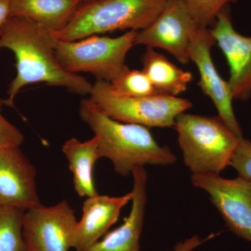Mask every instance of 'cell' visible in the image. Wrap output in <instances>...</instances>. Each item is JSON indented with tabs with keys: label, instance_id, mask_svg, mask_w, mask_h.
Segmentation results:
<instances>
[{
	"label": "cell",
	"instance_id": "obj_10",
	"mask_svg": "<svg viewBox=\"0 0 251 251\" xmlns=\"http://www.w3.org/2000/svg\"><path fill=\"white\" fill-rule=\"evenodd\" d=\"M214 44L215 39L211 29L198 28L190 44V62L197 67L200 74L199 86L203 93L212 100L219 114L218 116L238 138H243L242 127L232 108L234 99L228 82L220 75L211 58V50Z\"/></svg>",
	"mask_w": 251,
	"mask_h": 251
},
{
	"label": "cell",
	"instance_id": "obj_15",
	"mask_svg": "<svg viewBox=\"0 0 251 251\" xmlns=\"http://www.w3.org/2000/svg\"><path fill=\"white\" fill-rule=\"evenodd\" d=\"M82 0H11V16L27 18L52 33L63 30Z\"/></svg>",
	"mask_w": 251,
	"mask_h": 251
},
{
	"label": "cell",
	"instance_id": "obj_4",
	"mask_svg": "<svg viewBox=\"0 0 251 251\" xmlns=\"http://www.w3.org/2000/svg\"><path fill=\"white\" fill-rule=\"evenodd\" d=\"M168 0H98L80 6L63 30L59 40L74 41L115 30L140 31L148 27Z\"/></svg>",
	"mask_w": 251,
	"mask_h": 251
},
{
	"label": "cell",
	"instance_id": "obj_14",
	"mask_svg": "<svg viewBox=\"0 0 251 251\" xmlns=\"http://www.w3.org/2000/svg\"><path fill=\"white\" fill-rule=\"evenodd\" d=\"M131 199V192L120 197L97 194L87 198L82 206V217L75 226L73 249L83 251L100 240L118 221L122 209Z\"/></svg>",
	"mask_w": 251,
	"mask_h": 251
},
{
	"label": "cell",
	"instance_id": "obj_22",
	"mask_svg": "<svg viewBox=\"0 0 251 251\" xmlns=\"http://www.w3.org/2000/svg\"><path fill=\"white\" fill-rule=\"evenodd\" d=\"M4 100L0 99V150L13 147H21L25 137L17 127L8 121L1 113Z\"/></svg>",
	"mask_w": 251,
	"mask_h": 251
},
{
	"label": "cell",
	"instance_id": "obj_6",
	"mask_svg": "<svg viewBox=\"0 0 251 251\" xmlns=\"http://www.w3.org/2000/svg\"><path fill=\"white\" fill-rule=\"evenodd\" d=\"M90 95L96 106L113 120L148 128H173L176 117L193 106L188 99L165 94L123 97L112 90L110 82L103 80L94 82Z\"/></svg>",
	"mask_w": 251,
	"mask_h": 251
},
{
	"label": "cell",
	"instance_id": "obj_13",
	"mask_svg": "<svg viewBox=\"0 0 251 251\" xmlns=\"http://www.w3.org/2000/svg\"><path fill=\"white\" fill-rule=\"evenodd\" d=\"M132 175L133 184L129 215L120 227L83 251H141L140 239L148 202V175L145 167H138L133 170Z\"/></svg>",
	"mask_w": 251,
	"mask_h": 251
},
{
	"label": "cell",
	"instance_id": "obj_7",
	"mask_svg": "<svg viewBox=\"0 0 251 251\" xmlns=\"http://www.w3.org/2000/svg\"><path fill=\"white\" fill-rule=\"evenodd\" d=\"M191 182L208 193L229 230L251 244V181L202 174L191 175Z\"/></svg>",
	"mask_w": 251,
	"mask_h": 251
},
{
	"label": "cell",
	"instance_id": "obj_1",
	"mask_svg": "<svg viewBox=\"0 0 251 251\" xmlns=\"http://www.w3.org/2000/svg\"><path fill=\"white\" fill-rule=\"evenodd\" d=\"M54 41L53 33L27 18L8 19L0 35V50L14 52L17 73L9 84L5 105L13 106L23 87L38 82L64 87L77 95H90L93 84L62 67L55 55Z\"/></svg>",
	"mask_w": 251,
	"mask_h": 251
},
{
	"label": "cell",
	"instance_id": "obj_18",
	"mask_svg": "<svg viewBox=\"0 0 251 251\" xmlns=\"http://www.w3.org/2000/svg\"><path fill=\"white\" fill-rule=\"evenodd\" d=\"M25 211L0 206V251H27L23 232Z\"/></svg>",
	"mask_w": 251,
	"mask_h": 251
},
{
	"label": "cell",
	"instance_id": "obj_25",
	"mask_svg": "<svg viewBox=\"0 0 251 251\" xmlns=\"http://www.w3.org/2000/svg\"><path fill=\"white\" fill-rule=\"evenodd\" d=\"M98 1V0H82L83 4H85V3H90L92 2V1Z\"/></svg>",
	"mask_w": 251,
	"mask_h": 251
},
{
	"label": "cell",
	"instance_id": "obj_24",
	"mask_svg": "<svg viewBox=\"0 0 251 251\" xmlns=\"http://www.w3.org/2000/svg\"><path fill=\"white\" fill-rule=\"evenodd\" d=\"M11 17V0H0V35L5 23Z\"/></svg>",
	"mask_w": 251,
	"mask_h": 251
},
{
	"label": "cell",
	"instance_id": "obj_17",
	"mask_svg": "<svg viewBox=\"0 0 251 251\" xmlns=\"http://www.w3.org/2000/svg\"><path fill=\"white\" fill-rule=\"evenodd\" d=\"M143 71L148 75L158 94L177 97L187 90L193 75L176 67L152 48H147L142 57Z\"/></svg>",
	"mask_w": 251,
	"mask_h": 251
},
{
	"label": "cell",
	"instance_id": "obj_2",
	"mask_svg": "<svg viewBox=\"0 0 251 251\" xmlns=\"http://www.w3.org/2000/svg\"><path fill=\"white\" fill-rule=\"evenodd\" d=\"M79 114L98 139L100 158L111 161L117 174L128 176L138 167L170 166L176 161L171 149L157 143L148 127L113 120L90 99L82 100Z\"/></svg>",
	"mask_w": 251,
	"mask_h": 251
},
{
	"label": "cell",
	"instance_id": "obj_21",
	"mask_svg": "<svg viewBox=\"0 0 251 251\" xmlns=\"http://www.w3.org/2000/svg\"><path fill=\"white\" fill-rule=\"evenodd\" d=\"M229 166L237 172L238 176L251 181V141L243 138L231 158Z\"/></svg>",
	"mask_w": 251,
	"mask_h": 251
},
{
	"label": "cell",
	"instance_id": "obj_16",
	"mask_svg": "<svg viewBox=\"0 0 251 251\" xmlns=\"http://www.w3.org/2000/svg\"><path fill=\"white\" fill-rule=\"evenodd\" d=\"M62 150L69 162L77 194L81 198H90L99 194L93 177L94 167L100 158L97 137L85 142L70 138L63 145Z\"/></svg>",
	"mask_w": 251,
	"mask_h": 251
},
{
	"label": "cell",
	"instance_id": "obj_9",
	"mask_svg": "<svg viewBox=\"0 0 251 251\" xmlns=\"http://www.w3.org/2000/svg\"><path fill=\"white\" fill-rule=\"evenodd\" d=\"M77 222L75 211L67 201L28 209L23 228L27 251H69Z\"/></svg>",
	"mask_w": 251,
	"mask_h": 251
},
{
	"label": "cell",
	"instance_id": "obj_8",
	"mask_svg": "<svg viewBox=\"0 0 251 251\" xmlns=\"http://www.w3.org/2000/svg\"><path fill=\"white\" fill-rule=\"evenodd\" d=\"M199 27L183 0H168L156 19L137 31L135 45L164 50L181 64H188L191 39Z\"/></svg>",
	"mask_w": 251,
	"mask_h": 251
},
{
	"label": "cell",
	"instance_id": "obj_23",
	"mask_svg": "<svg viewBox=\"0 0 251 251\" xmlns=\"http://www.w3.org/2000/svg\"><path fill=\"white\" fill-rule=\"evenodd\" d=\"M212 237L213 235H211L206 239H202L199 235L196 234L178 242L173 249L166 251H193Z\"/></svg>",
	"mask_w": 251,
	"mask_h": 251
},
{
	"label": "cell",
	"instance_id": "obj_20",
	"mask_svg": "<svg viewBox=\"0 0 251 251\" xmlns=\"http://www.w3.org/2000/svg\"><path fill=\"white\" fill-rule=\"evenodd\" d=\"M237 0H183L200 27H207L215 23L219 13Z\"/></svg>",
	"mask_w": 251,
	"mask_h": 251
},
{
	"label": "cell",
	"instance_id": "obj_11",
	"mask_svg": "<svg viewBox=\"0 0 251 251\" xmlns=\"http://www.w3.org/2000/svg\"><path fill=\"white\" fill-rule=\"evenodd\" d=\"M213 26L211 31L216 44L228 64L227 82L232 98L247 101L251 98V36L234 29L229 6L219 13Z\"/></svg>",
	"mask_w": 251,
	"mask_h": 251
},
{
	"label": "cell",
	"instance_id": "obj_3",
	"mask_svg": "<svg viewBox=\"0 0 251 251\" xmlns=\"http://www.w3.org/2000/svg\"><path fill=\"white\" fill-rule=\"evenodd\" d=\"M183 161L192 175H220L233 156L239 140L219 116L180 114L174 127Z\"/></svg>",
	"mask_w": 251,
	"mask_h": 251
},
{
	"label": "cell",
	"instance_id": "obj_19",
	"mask_svg": "<svg viewBox=\"0 0 251 251\" xmlns=\"http://www.w3.org/2000/svg\"><path fill=\"white\" fill-rule=\"evenodd\" d=\"M110 84L115 93L123 97L138 98L158 94L151 80L143 70L129 69Z\"/></svg>",
	"mask_w": 251,
	"mask_h": 251
},
{
	"label": "cell",
	"instance_id": "obj_5",
	"mask_svg": "<svg viewBox=\"0 0 251 251\" xmlns=\"http://www.w3.org/2000/svg\"><path fill=\"white\" fill-rule=\"evenodd\" d=\"M137 31H128L115 38L93 35L74 41L55 37L54 52L68 72L90 73L97 80L112 82L129 70L126 57L135 46Z\"/></svg>",
	"mask_w": 251,
	"mask_h": 251
},
{
	"label": "cell",
	"instance_id": "obj_12",
	"mask_svg": "<svg viewBox=\"0 0 251 251\" xmlns=\"http://www.w3.org/2000/svg\"><path fill=\"white\" fill-rule=\"evenodd\" d=\"M20 148L0 150V206L27 211L41 204L35 168Z\"/></svg>",
	"mask_w": 251,
	"mask_h": 251
}]
</instances>
